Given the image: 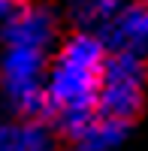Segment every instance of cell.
<instances>
[{
  "instance_id": "cell-3",
  "label": "cell",
  "mask_w": 148,
  "mask_h": 151,
  "mask_svg": "<svg viewBox=\"0 0 148 151\" xmlns=\"http://www.w3.org/2000/svg\"><path fill=\"white\" fill-rule=\"evenodd\" d=\"M145 100H148V60L112 52L103 73L97 112L106 118L133 124V118L145 109Z\"/></svg>"
},
{
  "instance_id": "cell-5",
  "label": "cell",
  "mask_w": 148,
  "mask_h": 151,
  "mask_svg": "<svg viewBox=\"0 0 148 151\" xmlns=\"http://www.w3.org/2000/svg\"><path fill=\"white\" fill-rule=\"evenodd\" d=\"M109 52L136 55L148 60V0H127L112 24L100 33Z\"/></svg>"
},
{
  "instance_id": "cell-9",
  "label": "cell",
  "mask_w": 148,
  "mask_h": 151,
  "mask_svg": "<svg viewBox=\"0 0 148 151\" xmlns=\"http://www.w3.org/2000/svg\"><path fill=\"white\" fill-rule=\"evenodd\" d=\"M24 3H30V0H0V24H3L15 9H21Z\"/></svg>"
},
{
  "instance_id": "cell-6",
  "label": "cell",
  "mask_w": 148,
  "mask_h": 151,
  "mask_svg": "<svg viewBox=\"0 0 148 151\" xmlns=\"http://www.w3.org/2000/svg\"><path fill=\"white\" fill-rule=\"evenodd\" d=\"M67 136V142L73 151H121L130 136V124L106 118V115H91L88 121H82L79 127H73Z\"/></svg>"
},
{
  "instance_id": "cell-2",
  "label": "cell",
  "mask_w": 148,
  "mask_h": 151,
  "mask_svg": "<svg viewBox=\"0 0 148 151\" xmlns=\"http://www.w3.org/2000/svg\"><path fill=\"white\" fill-rule=\"evenodd\" d=\"M55 52L24 45H3L0 55V97L15 112V118L45 121V82Z\"/></svg>"
},
{
  "instance_id": "cell-1",
  "label": "cell",
  "mask_w": 148,
  "mask_h": 151,
  "mask_svg": "<svg viewBox=\"0 0 148 151\" xmlns=\"http://www.w3.org/2000/svg\"><path fill=\"white\" fill-rule=\"evenodd\" d=\"M109 55L112 52L103 36L91 30H73L60 40L45 82V121H52L60 133H70L97 115Z\"/></svg>"
},
{
  "instance_id": "cell-8",
  "label": "cell",
  "mask_w": 148,
  "mask_h": 151,
  "mask_svg": "<svg viewBox=\"0 0 148 151\" xmlns=\"http://www.w3.org/2000/svg\"><path fill=\"white\" fill-rule=\"evenodd\" d=\"M127 0H64L67 15L73 18L79 30H91V33H103L112 18L124 9Z\"/></svg>"
},
{
  "instance_id": "cell-10",
  "label": "cell",
  "mask_w": 148,
  "mask_h": 151,
  "mask_svg": "<svg viewBox=\"0 0 148 151\" xmlns=\"http://www.w3.org/2000/svg\"><path fill=\"white\" fill-rule=\"evenodd\" d=\"M3 121H6V118H3V115H0V124H3Z\"/></svg>"
},
{
  "instance_id": "cell-4",
  "label": "cell",
  "mask_w": 148,
  "mask_h": 151,
  "mask_svg": "<svg viewBox=\"0 0 148 151\" xmlns=\"http://www.w3.org/2000/svg\"><path fill=\"white\" fill-rule=\"evenodd\" d=\"M57 12L48 3H24L0 24V42L3 45H24V48H42V52H57Z\"/></svg>"
},
{
  "instance_id": "cell-7",
  "label": "cell",
  "mask_w": 148,
  "mask_h": 151,
  "mask_svg": "<svg viewBox=\"0 0 148 151\" xmlns=\"http://www.w3.org/2000/svg\"><path fill=\"white\" fill-rule=\"evenodd\" d=\"M55 127L42 118H9L0 124V151H55Z\"/></svg>"
}]
</instances>
